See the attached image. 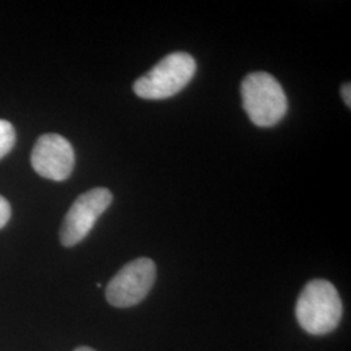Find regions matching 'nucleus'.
Segmentation results:
<instances>
[{
    "mask_svg": "<svg viewBox=\"0 0 351 351\" xmlns=\"http://www.w3.org/2000/svg\"><path fill=\"white\" fill-rule=\"evenodd\" d=\"M342 301L337 289L326 280H313L302 290L295 316L310 335L323 336L333 332L342 317Z\"/></svg>",
    "mask_w": 351,
    "mask_h": 351,
    "instance_id": "obj_1",
    "label": "nucleus"
},
{
    "mask_svg": "<svg viewBox=\"0 0 351 351\" xmlns=\"http://www.w3.org/2000/svg\"><path fill=\"white\" fill-rule=\"evenodd\" d=\"M242 104L252 124L271 128L278 124L288 111L285 91L274 75L255 72L241 85Z\"/></svg>",
    "mask_w": 351,
    "mask_h": 351,
    "instance_id": "obj_2",
    "label": "nucleus"
},
{
    "mask_svg": "<svg viewBox=\"0 0 351 351\" xmlns=\"http://www.w3.org/2000/svg\"><path fill=\"white\" fill-rule=\"evenodd\" d=\"M197 72V63L186 52H173L167 55L151 71L138 78L133 90L136 95L149 101H163L175 97Z\"/></svg>",
    "mask_w": 351,
    "mask_h": 351,
    "instance_id": "obj_3",
    "label": "nucleus"
},
{
    "mask_svg": "<svg viewBox=\"0 0 351 351\" xmlns=\"http://www.w3.org/2000/svg\"><path fill=\"white\" fill-rule=\"evenodd\" d=\"M156 278V265L149 258H139L124 265L106 289V297L114 307H132L143 301Z\"/></svg>",
    "mask_w": 351,
    "mask_h": 351,
    "instance_id": "obj_4",
    "label": "nucleus"
},
{
    "mask_svg": "<svg viewBox=\"0 0 351 351\" xmlns=\"http://www.w3.org/2000/svg\"><path fill=\"white\" fill-rule=\"evenodd\" d=\"M112 203V193L108 189L97 188L81 194L64 217L60 229V242L72 247L86 239L97 220Z\"/></svg>",
    "mask_w": 351,
    "mask_h": 351,
    "instance_id": "obj_5",
    "label": "nucleus"
},
{
    "mask_svg": "<svg viewBox=\"0 0 351 351\" xmlns=\"http://www.w3.org/2000/svg\"><path fill=\"white\" fill-rule=\"evenodd\" d=\"M30 160L38 175L52 181H64L73 172L75 150L68 139L49 133L38 138Z\"/></svg>",
    "mask_w": 351,
    "mask_h": 351,
    "instance_id": "obj_6",
    "label": "nucleus"
},
{
    "mask_svg": "<svg viewBox=\"0 0 351 351\" xmlns=\"http://www.w3.org/2000/svg\"><path fill=\"white\" fill-rule=\"evenodd\" d=\"M16 143V132L12 124L0 119V159L10 154Z\"/></svg>",
    "mask_w": 351,
    "mask_h": 351,
    "instance_id": "obj_7",
    "label": "nucleus"
},
{
    "mask_svg": "<svg viewBox=\"0 0 351 351\" xmlns=\"http://www.w3.org/2000/svg\"><path fill=\"white\" fill-rule=\"evenodd\" d=\"M11 219V206L10 202L0 195V229L7 226Z\"/></svg>",
    "mask_w": 351,
    "mask_h": 351,
    "instance_id": "obj_8",
    "label": "nucleus"
},
{
    "mask_svg": "<svg viewBox=\"0 0 351 351\" xmlns=\"http://www.w3.org/2000/svg\"><path fill=\"white\" fill-rule=\"evenodd\" d=\"M341 94H342V99L345 101V104L348 107H351V86L350 84H345L341 88Z\"/></svg>",
    "mask_w": 351,
    "mask_h": 351,
    "instance_id": "obj_9",
    "label": "nucleus"
},
{
    "mask_svg": "<svg viewBox=\"0 0 351 351\" xmlns=\"http://www.w3.org/2000/svg\"><path fill=\"white\" fill-rule=\"evenodd\" d=\"M75 351H95L93 350L91 348H86V346H82V348H78V349H75Z\"/></svg>",
    "mask_w": 351,
    "mask_h": 351,
    "instance_id": "obj_10",
    "label": "nucleus"
}]
</instances>
